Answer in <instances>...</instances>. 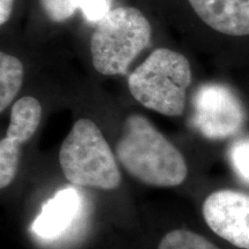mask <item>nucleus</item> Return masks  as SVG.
Instances as JSON below:
<instances>
[{
    "instance_id": "obj_1",
    "label": "nucleus",
    "mask_w": 249,
    "mask_h": 249,
    "mask_svg": "<svg viewBox=\"0 0 249 249\" xmlns=\"http://www.w3.org/2000/svg\"><path fill=\"white\" fill-rule=\"evenodd\" d=\"M116 155L128 174L149 186L177 187L188 174L181 152L141 114L124 121Z\"/></svg>"
},
{
    "instance_id": "obj_2",
    "label": "nucleus",
    "mask_w": 249,
    "mask_h": 249,
    "mask_svg": "<svg viewBox=\"0 0 249 249\" xmlns=\"http://www.w3.org/2000/svg\"><path fill=\"white\" fill-rule=\"evenodd\" d=\"M191 82V65L185 55L157 49L130 74L128 88L143 107L164 116L179 117L185 110Z\"/></svg>"
},
{
    "instance_id": "obj_3",
    "label": "nucleus",
    "mask_w": 249,
    "mask_h": 249,
    "mask_svg": "<svg viewBox=\"0 0 249 249\" xmlns=\"http://www.w3.org/2000/svg\"><path fill=\"white\" fill-rule=\"evenodd\" d=\"M59 163L65 178L75 186L113 191L121 182L116 157L90 119H79L73 124L61 144Z\"/></svg>"
},
{
    "instance_id": "obj_4",
    "label": "nucleus",
    "mask_w": 249,
    "mask_h": 249,
    "mask_svg": "<svg viewBox=\"0 0 249 249\" xmlns=\"http://www.w3.org/2000/svg\"><path fill=\"white\" fill-rule=\"evenodd\" d=\"M150 39V23L138 8L111 9L90 40L93 67L103 75H124Z\"/></svg>"
},
{
    "instance_id": "obj_5",
    "label": "nucleus",
    "mask_w": 249,
    "mask_h": 249,
    "mask_svg": "<svg viewBox=\"0 0 249 249\" xmlns=\"http://www.w3.org/2000/svg\"><path fill=\"white\" fill-rule=\"evenodd\" d=\"M193 105V124L208 139L230 138L245 124L246 113L241 102L225 86H202L195 93Z\"/></svg>"
},
{
    "instance_id": "obj_6",
    "label": "nucleus",
    "mask_w": 249,
    "mask_h": 249,
    "mask_svg": "<svg viewBox=\"0 0 249 249\" xmlns=\"http://www.w3.org/2000/svg\"><path fill=\"white\" fill-rule=\"evenodd\" d=\"M205 223L235 247L249 249V195L220 189L205 198L202 207Z\"/></svg>"
},
{
    "instance_id": "obj_7",
    "label": "nucleus",
    "mask_w": 249,
    "mask_h": 249,
    "mask_svg": "<svg viewBox=\"0 0 249 249\" xmlns=\"http://www.w3.org/2000/svg\"><path fill=\"white\" fill-rule=\"evenodd\" d=\"M213 29L231 36L249 35V0H188Z\"/></svg>"
},
{
    "instance_id": "obj_8",
    "label": "nucleus",
    "mask_w": 249,
    "mask_h": 249,
    "mask_svg": "<svg viewBox=\"0 0 249 249\" xmlns=\"http://www.w3.org/2000/svg\"><path fill=\"white\" fill-rule=\"evenodd\" d=\"M81 208L80 194L74 188L59 191L43 205L31 230L43 239L58 238L75 220Z\"/></svg>"
},
{
    "instance_id": "obj_9",
    "label": "nucleus",
    "mask_w": 249,
    "mask_h": 249,
    "mask_svg": "<svg viewBox=\"0 0 249 249\" xmlns=\"http://www.w3.org/2000/svg\"><path fill=\"white\" fill-rule=\"evenodd\" d=\"M42 119V107L36 98L23 97L14 103L6 136L18 144H23L33 138Z\"/></svg>"
},
{
    "instance_id": "obj_10",
    "label": "nucleus",
    "mask_w": 249,
    "mask_h": 249,
    "mask_svg": "<svg viewBox=\"0 0 249 249\" xmlns=\"http://www.w3.org/2000/svg\"><path fill=\"white\" fill-rule=\"evenodd\" d=\"M23 81V65L17 57L0 53V111L18 95Z\"/></svg>"
},
{
    "instance_id": "obj_11",
    "label": "nucleus",
    "mask_w": 249,
    "mask_h": 249,
    "mask_svg": "<svg viewBox=\"0 0 249 249\" xmlns=\"http://www.w3.org/2000/svg\"><path fill=\"white\" fill-rule=\"evenodd\" d=\"M158 249H220L207 238L188 230H173L164 235Z\"/></svg>"
},
{
    "instance_id": "obj_12",
    "label": "nucleus",
    "mask_w": 249,
    "mask_h": 249,
    "mask_svg": "<svg viewBox=\"0 0 249 249\" xmlns=\"http://www.w3.org/2000/svg\"><path fill=\"white\" fill-rule=\"evenodd\" d=\"M21 156V145L4 138L0 141V187L11 185L17 174Z\"/></svg>"
},
{
    "instance_id": "obj_13",
    "label": "nucleus",
    "mask_w": 249,
    "mask_h": 249,
    "mask_svg": "<svg viewBox=\"0 0 249 249\" xmlns=\"http://www.w3.org/2000/svg\"><path fill=\"white\" fill-rule=\"evenodd\" d=\"M229 158L238 178L249 185V138L233 143Z\"/></svg>"
},
{
    "instance_id": "obj_14",
    "label": "nucleus",
    "mask_w": 249,
    "mask_h": 249,
    "mask_svg": "<svg viewBox=\"0 0 249 249\" xmlns=\"http://www.w3.org/2000/svg\"><path fill=\"white\" fill-rule=\"evenodd\" d=\"M43 11L50 20L62 22L70 18L76 9L75 0H39Z\"/></svg>"
},
{
    "instance_id": "obj_15",
    "label": "nucleus",
    "mask_w": 249,
    "mask_h": 249,
    "mask_svg": "<svg viewBox=\"0 0 249 249\" xmlns=\"http://www.w3.org/2000/svg\"><path fill=\"white\" fill-rule=\"evenodd\" d=\"M75 5L90 22L98 23L111 11V0H75Z\"/></svg>"
},
{
    "instance_id": "obj_16",
    "label": "nucleus",
    "mask_w": 249,
    "mask_h": 249,
    "mask_svg": "<svg viewBox=\"0 0 249 249\" xmlns=\"http://www.w3.org/2000/svg\"><path fill=\"white\" fill-rule=\"evenodd\" d=\"M14 0H0V24H5L11 18Z\"/></svg>"
}]
</instances>
